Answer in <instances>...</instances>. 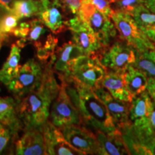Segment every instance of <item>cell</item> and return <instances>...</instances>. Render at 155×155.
I'll return each instance as SVG.
<instances>
[{"instance_id":"cell-1","label":"cell","mask_w":155,"mask_h":155,"mask_svg":"<svg viewBox=\"0 0 155 155\" xmlns=\"http://www.w3.org/2000/svg\"><path fill=\"white\" fill-rule=\"evenodd\" d=\"M61 88L54 75L52 61L44 64L43 74L39 84L17 101V111L25 130L40 129L50 116L51 104Z\"/></svg>"},{"instance_id":"cell-2","label":"cell","mask_w":155,"mask_h":155,"mask_svg":"<svg viewBox=\"0 0 155 155\" xmlns=\"http://www.w3.org/2000/svg\"><path fill=\"white\" fill-rule=\"evenodd\" d=\"M61 81L65 84L70 98L80 114L83 125L104 132H110L117 129L105 104L94 89L73 81Z\"/></svg>"},{"instance_id":"cell-3","label":"cell","mask_w":155,"mask_h":155,"mask_svg":"<svg viewBox=\"0 0 155 155\" xmlns=\"http://www.w3.org/2000/svg\"><path fill=\"white\" fill-rule=\"evenodd\" d=\"M106 73L107 68L101 63L99 56L83 55L75 64L68 76L60 80L73 81L95 90L100 86Z\"/></svg>"},{"instance_id":"cell-4","label":"cell","mask_w":155,"mask_h":155,"mask_svg":"<svg viewBox=\"0 0 155 155\" xmlns=\"http://www.w3.org/2000/svg\"><path fill=\"white\" fill-rule=\"evenodd\" d=\"M77 15L93 31L104 48H107L112 39L117 34V30L111 17L98 11L87 0H82Z\"/></svg>"},{"instance_id":"cell-5","label":"cell","mask_w":155,"mask_h":155,"mask_svg":"<svg viewBox=\"0 0 155 155\" xmlns=\"http://www.w3.org/2000/svg\"><path fill=\"white\" fill-rule=\"evenodd\" d=\"M110 17L121 40L130 45L136 51L144 52L155 48L154 42L143 33L131 15L113 10Z\"/></svg>"},{"instance_id":"cell-6","label":"cell","mask_w":155,"mask_h":155,"mask_svg":"<svg viewBox=\"0 0 155 155\" xmlns=\"http://www.w3.org/2000/svg\"><path fill=\"white\" fill-rule=\"evenodd\" d=\"M44 66L35 59L28 60L20 65L18 71L9 83L7 88L18 101L32 91L41 81Z\"/></svg>"},{"instance_id":"cell-7","label":"cell","mask_w":155,"mask_h":155,"mask_svg":"<svg viewBox=\"0 0 155 155\" xmlns=\"http://www.w3.org/2000/svg\"><path fill=\"white\" fill-rule=\"evenodd\" d=\"M50 121L59 129L71 125H83L82 119L76 107L68 94L65 84L61 88L52 105Z\"/></svg>"},{"instance_id":"cell-8","label":"cell","mask_w":155,"mask_h":155,"mask_svg":"<svg viewBox=\"0 0 155 155\" xmlns=\"http://www.w3.org/2000/svg\"><path fill=\"white\" fill-rule=\"evenodd\" d=\"M98 56L106 68L125 73L129 67L134 63L136 50L130 45L121 40L116 41L111 46H108Z\"/></svg>"},{"instance_id":"cell-9","label":"cell","mask_w":155,"mask_h":155,"mask_svg":"<svg viewBox=\"0 0 155 155\" xmlns=\"http://www.w3.org/2000/svg\"><path fill=\"white\" fill-rule=\"evenodd\" d=\"M68 28L72 33V41L86 55H99L106 49L96 35L77 15L69 19Z\"/></svg>"},{"instance_id":"cell-10","label":"cell","mask_w":155,"mask_h":155,"mask_svg":"<svg viewBox=\"0 0 155 155\" xmlns=\"http://www.w3.org/2000/svg\"><path fill=\"white\" fill-rule=\"evenodd\" d=\"M68 142L83 154H101L96 134L84 125H71L61 129Z\"/></svg>"},{"instance_id":"cell-11","label":"cell","mask_w":155,"mask_h":155,"mask_svg":"<svg viewBox=\"0 0 155 155\" xmlns=\"http://www.w3.org/2000/svg\"><path fill=\"white\" fill-rule=\"evenodd\" d=\"M41 6L38 16L54 34L67 30L69 20L66 17V8L59 0H40Z\"/></svg>"},{"instance_id":"cell-12","label":"cell","mask_w":155,"mask_h":155,"mask_svg":"<svg viewBox=\"0 0 155 155\" xmlns=\"http://www.w3.org/2000/svg\"><path fill=\"white\" fill-rule=\"evenodd\" d=\"M43 134L47 154L51 155H83L68 142L61 129L48 120L40 128Z\"/></svg>"},{"instance_id":"cell-13","label":"cell","mask_w":155,"mask_h":155,"mask_svg":"<svg viewBox=\"0 0 155 155\" xmlns=\"http://www.w3.org/2000/svg\"><path fill=\"white\" fill-rule=\"evenodd\" d=\"M83 55H86L73 41L65 42L56 49L51 58L54 72L57 73L59 78H65L68 76L79 58Z\"/></svg>"},{"instance_id":"cell-14","label":"cell","mask_w":155,"mask_h":155,"mask_svg":"<svg viewBox=\"0 0 155 155\" xmlns=\"http://www.w3.org/2000/svg\"><path fill=\"white\" fill-rule=\"evenodd\" d=\"M47 27L40 19H33L17 25L13 35L19 38L16 44L19 48H25L27 45L32 44L35 48H38L46 40L48 32Z\"/></svg>"},{"instance_id":"cell-15","label":"cell","mask_w":155,"mask_h":155,"mask_svg":"<svg viewBox=\"0 0 155 155\" xmlns=\"http://www.w3.org/2000/svg\"><path fill=\"white\" fill-rule=\"evenodd\" d=\"M94 91L105 104L116 127L121 129L131 125V122L129 119L131 102L114 98L109 92L102 87H98L95 89Z\"/></svg>"},{"instance_id":"cell-16","label":"cell","mask_w":155,"mask_h":155,"mask_svg":"<svg viewBox=\"0 0 155 155\" xmlns=\"http://www.w3.org/2000/svg\"><path fill=\"white\" fill-rule=\"evenodd\" d=\"M15 142V154L19 155L47 154L44 137L40 129H30Z\"/></svg>"},{"instance_id":"cell-17","label":"cell","mask_w":155,"mask_h":155,"mask_svg":"<svg viewBox=\"0 0 155 155\" xmlns=\"http://www.w3.org/2000/svg\"><path fill=\"white\" fill-rule=\"evenodd\" d=\"M95 134L99 143L101 154H130V152L126 144L121 131L119 128L110 132H104L96 130Z\"/></svg>"},{"instance_id":"cell-18","label":"cell","mask_w":155,"mask_h":155,"mask_svg":"<svg viewBox=\"0 0 155 155\" xmlns=\"http://www.w3.org/2000/svg\"><path fill=\"white\" fill-rule=\"evenodd\" d=\"M0 123L8 127L15 137L24 129L17 111V100L12 97L0 98Z\"/></svg>"},{"instance_id":"cell-19","label":"cell","mask_w":155,"mask_h":155,"mask_svg":"<svg viewBox=\"0 0 155 155\" xmlns=\"http://www.w3.org/2000/svg\"><path fill=\"white\" fill-rule=\"evenodd\" d=\"M106 89L114 98L127 102H131L132 97L128 91L124 78V73L107 71L100 86Z\"/></svg>"},{"instance_id":"cell-20","label":"cell","mask_w":155,"mask_h":155,"mask_svg":"<svg viewBox=\"0 0 155 155\" xmlns=\"http://www.w3.org/2000/svg\"><path fill=\"white\" fill-rule=\"evenodd\" d=\"M131 15L143 33L155 43V12L141 5L138 6Z\"/></svg>"},{"instance_id":"cell-21","label":"cell","mask_w":155,"mask_h":155,"mask_svg":"<svg viewBox=\"0 0 155 155\" xmlns=\"http://www.w3.org/2000/svg\"><path fill=\"white\" fill-rule=\"evenodd\" d=\"M124 78L127 89L132 98L147 91L149 78L140 69L131 65L124 73Z\"/></svg>"},{"instance_id":"cell-22","label":"cell","mask_w":155,"mask_h":155,"mask_svg":"<svg viewBox=\"0 0 155 155\" xmlns=\"http://www.w3.org/2000/svg\"><path fill=\"white\" fill-rule=\"evenodd\" d=\"M20 53L21 48H19L17 44H13L7 61L0 70V82L5 86H7L14 78L20 66Z\"/></svg>"},{"instance_id":"cell-23","label":"cell","mask_w":155,"mask_h":155,"mask_svg":"<svg viewBox=\"0 0 155 155\" xmlns=\"http://www.w3.org/2000/svg\"><path fill=\"white\" fill-rule=\"evenodd\" d=\"M133 66L144 72L149 78L155 79V48L144 52L136 51Z\"/></svg>"},{"instance_id":"cell-24","label":"cell","mask_w":155,"mask_h":155,"mask_svg":"<svg viewBox=\"0 0 155 155\" xmlns=\"http://www.w3.org/2000/svg\"><path fill=\"white\" fill-rule=\"evenodd\" d=\"M40 6V0H14L12 7V12L17 15L19 19L28 18L38 15Z\"/></svg>"},{"instance_id":"cell-25","label":"cell","mask_w":155,"mask_h":155,"mask_svg":"<svg viewBox=\"0 0 155 155\" xmlns=\"http://www.w3.org/2000/svg\"><path fill=\"white\" fill-rule=\"evenodd\" d=\"M58 42V38L49 33L43 43L36 48L37 57L42 64L48 63L53 58L57 49Z\"/></svg>"},{"instance_id":"cell-26","label":"cell","mask_w":155,"mask_h":155,"mask_svg":"<svg viewBox=\"0 0 155 155\" xmlns=\"http://www.w3.org/2000/svg\"><path fill=\"white\" fill-rule=\"evenodd\" d=\"M19 20V17L12 12H7V13L0 17V33L6 35L13 34L18 25Z\"/></svg>"},{"instance_id":"cell-27","label":"cell","mask_w":155,"mask_h":155,"mask_svg":"<svg viewBox=\"0 0 155 155\" xmlns=\"http://www.w3.org/2000/svg\"><path fill=\"white\" fill-rule=\"evenodd\" d=\"M146 0H116L113 3L114 5V10L122 12L131 15L133 11L139 5L145 4Z\"/></svg>"},{"instance_id":"cell-28","label":"cell","mask_w":155,"mask_h":155,"mask_svg":"<svg viewBox=\"0 0 155 155\" xmlns=\"http://www.w3.org/2000/svg\"><path fill=\"white\" fill-rule=\"evenodd\" d=\"M12 136L15 137L10 129L0 123V154L5 153L9 146Z\"/></svg>"},{"instance_id":"cell-29","label":"cell","mask_w":155,"mask_h":155,"mask_svg":"<svg viewBox=\"0 0 155 155\" xmlns=\"http://www.w3.org/2000/svg\"><path fill=\"white\" fill-rule=\"evenodd\" d=\"M91 4L94 6L95 8L102 12L103 14L106 15V16L111 17V15L114 9L111 8V2L108 0H87Z\"/></svg>"},{"instance_id":"cell-30","label":"cell","mask_w":155,"mask_h":155,"mask_svg":"<svg viewBox=\"0 0 155 155\" xmlns=\"http://www.w3.org/2000/svg\"><path fill=\"white\" fill-rule=\"evenodd\" d=\"M61 3L69 12L76 15L81 7L82 0H59Z\"/></svg>"},{"instance_id":"cell-31","label":"cell","mask_w":155,"mask_h":155,"mask_svg":"<svg viewBox=\"0 0 155 155\" xmlns=\"http://www.w3.org/2000/svg\"><path fill=\"white\" fill-rule=\"evenodd\" d=\"M147 91L148 92L152 101L155 104V79L149 78L148 84L147 87Z\"/></svg>"},{"instance_id":"cell-32","label":"cell","mask_w":155,"mask_h":155,"mask_svg":"<svg viewBox=\"0 0 155 155\" xmlns=\"http://www.w3.org/2000/svg\"><path fill=\"white\" fill-rule=\"evenodd\" d=\"M149 128L151 132L155 135V104L154 102H153L152 112L149 120Z\"/></svg>"},{"instance_id":"cell-33","label":"cell","mask_w":155,"mask_h":155,"mask_svg":"<svg viewBox=\"0 0 155 155\" xmlns=\"http://www.w3.org/2000/svg\"><path fill=\"white\" fill-rule=\"evenodd\" d=\"M14 0H0V8L6 12H12V7Z\"/></svg>"},{"instance_id":"cell-34","label":"cell","mask_w":155,"mask_h":155,"mask_svg":"<svg viewBox=\"0 0 155 155\" xmlns=\"http://www.w3.org/2000/svg\"><path fill=\"white\" fill-rule=\"evenodd\" d=\"M144 6L150 11L155 12V0H146Z\"/></svg>"},{"instance_id":"cell-35","label":"cell","mask_w":155,"mask_h":155,"mask_svg":"<svg viewBox=\"0 0 155 155\" xmlns=\"http://www.w3.org/2000/svg\"><path fill=\"white\" fill-rule=\"evenodd\" d=\"M9 35H6L2 33H0V49H1L2 46L3 42L7 40V39L8 38Z\"/></svg>"},{"instance_id":"cell-36","label":"cell","mask_w":155,"mask_h":155,"mask_svg":"<svg viewBox=\"0 0 155 155\" xmlns=\"http://www.w3.org/2000/svg\"><path fill=\"white\" fill-rule=\"evenodd\" d=\"M110 1H111V2H115V1H116V0H110Z\"/></svg>"}]
</instances>
